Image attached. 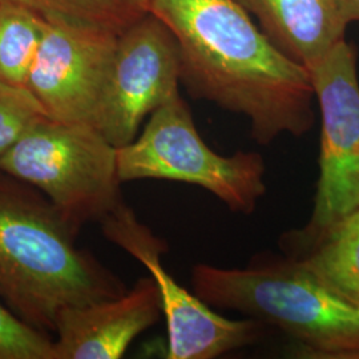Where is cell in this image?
Here are the masks:
<instances>
[{
    "label": "cell",
    "mask_w": 359,
    "mask_h": 359,
    "mask_svg": "<svg viewBox=\"0 0 359 359\" xmlns=\"http://www.w3.org/2000/svg\"><path fill=\"white\" fill-rule=\"evenodd\" d=\"M179 44L181 83L196 99L249 118L255 142L313 128L316 99L304 65L286 56L236 0H151Z\"/></svg>",
    "instance_id": "1"
},
{
    "label": "cell",
    "mask_w": 359,
    "mask_h": 359,
    "mask_svg": "<svg viewBox=\"0 0 359 359\" xmlns=\"http://www.w3.org/2000/svg\"><path fill=\"white\" fill-rule=\"evenodd\" d=\"M77 233L43 193L0 170V301L43 333L65 308L127 292L77 246Z\"/></svg>",
    "instance_id": "2"
},
{
    "label": "cell",
    "mask_w": 359,
    "mask_h": 359,
    "mask_svg": "<svg viewBox=\"0 0 359 359\" xmlns=\"http://www.w3.org/2000/svg\"><path fill=\"white\" fill-rule=\"evenodd\" d=\"M192 290L210 308L240 311L294 338L311 358L359 359V306L290 257L244 269L198 264Z\"/></svg>",
    "instance_id": "3"
},
{
    "label": "cell",
    "mask_w": 359,
    "mask_h": 359,
    "mask_svg": "<svg viewBox=\"0 0 359 359\" xmlns=\"http://www.w3.org/2000/svg\"><path fill=\"white\" fill-rule=\"evenodd\" d=\"M0 170L43 193L76 231L123 203L117 148L88 124L40 120L0 156Z\"/></svg>",
    "instance_id": "4"
},
{
    "label": "cell",
    "mask_w": 359,
    "mask_h": 359,
    "mask_svg": "<svg viewBox=\"0 0 359 359\" xmlns=\"http://www.w3.org/2000/svg\"><path fill=\"white\" fill-rule=\"evenodd\" d=\"M117 170L123 184L154 179L197 185L244 215L253 213L266 193L262 156L215 152L181 95L156 109L133 142L117 148Z\"/></svg>",
    "instance_id": "5"
},
{
    "label": "cell",
    "mask_w": 359,
    "mask_h": 359,
    "mask_svg": "<svg viewBox=\"0 0 359 359\" xmlns=\"http://www.w3.org/2000/svg\"><path fill=\"white\" fill-rule=\"evenodd\" d=\"M99 222L105 238L142 262L157 285L167 321L168 358H217L264 337L265 323L255 318L228 320L181 286L163 265L165 241L154 236L124 201Z\"/></svg>",
    "instance_id": "6"
},
{
    "label": "cell",
    "mask_w": 359,
    "mask_h": 359,
    "mask_svg": "<svg viewBox=\"0 0 359 359\" xmlns=\"http://www.w3.org/2000/svg\"><path fill=\"white\" fill-rule=\"evenodd\" d=\"M321 111L320 179L304 231H317L359 208V81L355 48L341 40L309 69Z\"/></svg>",
    "instance_id": "7"
},
{
    "label": "cell",
    "mask_w": 359,
    "mask_h": 359,
    "mask_svg": "<svg viewBox=\"0 0 359 359\" xmlns=\"http://www.w3.org/2000/svg\"><path fill=\"white\" fill-rule=\"evenodd\" d=\"M179 44L149 13L118 35L95 128L116 148L133 142L142 121L180 95Z\"/></svg>",
    "instance_id": "8"
},
{
    "label": "cell",
    "mask_w": 359,
    "mask_h": 359,
    "mask_svg": "<svg viewBox=\"0 0 359 359\" xmlns=\"http://www.w3.org/2000/svg\"><path fill=\"white\" fill-rule=\"evenodd\" d=\"M118 35L46 18L26 87L53 120L95 127Z\"/></svg>",
    "instance_id": "9"
},
{
    "label": "cell",
    "mask_w": 359,
    "mask_h": 359,
    "mask_svg": "<svg viewBox=\"0 0 359 359\" xmlns=\"http://www.w3.org/2000/svg\"><path fill=\"white\" fill-rule=\"evenodd\" d=\"M161 314V295L152 276L120 297L65 308L56 318L52 359L121 358Z\"/></svg>",
    "instance_id": "10"
},
{
    "label": "cell",
    "mask_w": 359,
    "mask_h": 359,
    "mask_svg": "<svg viewBox=\"0 0 359 359\" xmlns=\"http://www.w3.org/2000/svg\"><path fill=\"white\" fill-rule=\"evenodd\" d=\"M258 19L266 36L306 69L345 39L341 0H236Z\"/></svg>",
    "instance_id": "11"
},
{
    "label": "cell",
    "mask_w": 359,
    "mask_h": 359,
    "mask_svg": "<svg viewBox=\"0 0 359 359\" xmlns=\"http://www.w3.org/2000/svg\"><path fill=\"white\" fill-rule=\"evenodd\" d=\"M283 243L286 256L359 306V208L321 231H292Z\"/></svg>",
    "instance_id": "12"
},
{
    "label": "cell",
    "mask_w": 359,
    "mask_h": 359,
    "mask_svg": "<svg viewBox=\"0 0 359 359\" xmlns=\"http://www.w3.org/2000/svg\"><path fill=\"white\" fill-rule=\"evenodd\" d=\"M46 18L26 6L0 0V80L26 87L44 35Z\"/></svg>",
    "instance_id": "13"
},
{
    "label": "cell",
    "mask_w": 359,
    "mask_h": 359,
    "mask_svg": "<svg viewBox=\"0 0 359 359\" xmlns=\"http://www.w3.org/2000/svg\"><path fill=\"white\" fill-rule=\"evenodd\" d=\"M44 18L96 27L120 35L149 13L151 0H11Z\"/></svg>",
    "instance_id": "14"
},
{
    "label": "cell",
    "mask_w": 359,
    "mask_h": 359,
    "mask_svg": "<svg viewBox=\"0 0 359 359\" xmlns=\"http://www.w3.org/2000/svg\"><path fill=\"white\" fill-rule=\"evenodd\" d=\"M46 117L44 108L27 87L0 80V156Z\"/></svg>",
    "instance_id": "15"
},
{
    "label": "cell",
    "mask_w": 359,
    "mask_h": 359,
    "mask_svg": "<svg viewBox=\"0 0 359 359\" xmlns=\"http://www.w3.org/2000/svg\"><path fill=\"white\" fill-rule=\"evenodd\" d=\"M53 338L16 317L0 301V359H52Z\"/></svg>",
    "instance_id": "16"
},
{
    "label": "cell",
    "mask_w": 359,
    "mask_h": 359,
    "mask_svg": "<svg viewBox=\"0 0 359 359\" xmlns=\"http://www.w3.org/2000/svg\"><path fill=\"white\" fill-rule=\"evenodd\" d=\"M347 22H359V0H341Z\"/></svg>",
    "instance_id": "17"
}]
</instances>
